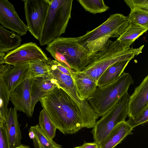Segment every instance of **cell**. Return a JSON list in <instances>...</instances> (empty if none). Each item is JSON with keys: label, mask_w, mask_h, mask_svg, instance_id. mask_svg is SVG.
Listing matches in <instances>:
<instances>
[{"label": "cell", "mask_w": 148, "mask_h": 148, "mask_svg": "<svg viewBox=\"0 0 148 148\" xmlns=\"http://www.w3.org/2000/svg\"><path fill=\"white\" fill-rule=\"evenodd\" d=\"M39 101L57 129L64 134H74L83 127L78 107L61 88H54Z\"/></svg>", "instance_id": "obj_1"}, {"label": "cell", "mask_w": 148, "mask_h": 148, "mask_svg": "<svg viewBox=\"0 0 148 148\" xmlns=\"http://www.w3.org/2000/svg\"><path fill=\"white\" fill-rule=\"evenodd\" d=\"M46 49L55 60L77 72L82 71L96 53L80 45L77 37H59L47 45Z\"/></svg>", "instance_id": "obj_2"}, {"label": "cell", "mask_w": 148, "mask_h": 148, "mask_svg": "<svg viewBox=\"0 0 148 148\" xmlns=\"http://www.w3.org/2000/svg\"><path fill=\"white\" fill-rule=\"evenodd\" d=\"M128 16L120 14L111 15L102 24L77 37V42L91 53L102 50L110 38L119 37L128 27Z\"/></svg>", "instance_id": "obj_3"}, {"label": "cell", "mask_w": 148, "mask_h": 148, "mask_svg": "<svg viewBox=\"0 0 148 148\" xmlns=\"http://www.w3.org/2000/svg\"><path fill=\"white\" fill-rule=\"evenodd\" d=\"M144 46L143 45L138 48L125 49L116 40L112 41L109 39L104 48L95 54L82 72L97 82L108 68L117 62L131 60L142 52Z\"/></svg>", "instance_id": "obj_4"}, {"label": "cell", "mask_w": 148, "mask_h": 148, "mask_svg": "<svg viewBox=\"0 0 148 148\" xmlns=\"http://www.w3.org/2000/svg\"><path fill=\"white\" fill-rule=\"evenodd\" d=\"M72 0H51L39 40L41 46L48 45L65 32L71 18Z\"/></svg>", "instance_id": "obj_5"}, {"label": "cell", "mask_w": 148, "mask_h": 148, "mask_svg": "<svg viewBox=\"0 0 148 148\" xmlns=\"http://www.w3.org/2000/svg\"><path fill=\"white\" fill-rule=\"evenodd\" d=\"M134 80L129 73L123 72L114 82L102 86H97L92 95L87 100L99 116L110 110L127 92Z\"/></svg>", "instance_id": "obj_6"}, {"label": "cell", "mask_w": 148, "mask_h": 148, "mask_svg": "<svg viewBox=\"0 0 148 148\" xmlns=\"http://www.w3.org/2000/svg\"><path fill=\"white\" fill-rule=\"evenodd\" d=\"M46 62L49 73L56 80L60 87L71 97L78 107L83 126L86 127L93 126L99 115L86 100L80 99L72 77L60 71L54 65L52 60L48 58Z\"/></svg>", "instance_id": "obj_7"}, {"label": "cell", "mask_w": 148, "mask_h": 148, "mask_svg": "<svg viewBox=\"0 0 148 148\" xmlns=\"http://www.w3.org/2000/svg\"><path fill=\"white\" fill-rule=\"evenodd\" d=\"M130 96L128 92H126L110 110L96 122L92 131L94 142L99 144L115 126L125 121L128 114Z\"/></svg>", "instance_id": "obj_8"}, {"label": "cell", "mask_w": 148, "mask_h": 148, "mask_svg": "<svg viewBox=\"0 0 148 148\" xmlns=\"http://www.w3.org/2000/svg\"><path fill=\"white\" fill-rule=\"evenodd\" d=\"M27 30L39 41L51 0H24Z\"/></svg>", "instance_id": "obj_9"}, {"label": "cell", "mask_w": 148, "mask_h": 148, "mask_svg": "<svg viewBox=\"0 0 148 148\" xmlns=\"http://www.w3.org/2000/svg\"><path fill=\"white\" fill-rule=\"evenodd\" d=\"M48 58L36 43L31 42L21 45L7 53L4 60L5 64L14 65Z\"/></svg>", "instance_id": "obj_10"}, {"label": "cell", "mask_w": 148, "mask_h": 148, "mask_svg": "<svg viewBox=\"0 0 148 148\" xmlns=\"http://www.w3.org/2000/svg\"><path fill=\"white\" fill-rule=\"evenodd\" d=\"M0 23L1 26L20 36L26 34L27 25L19 17L13 5L7 0H0Z\"/></svg>", "instance_id": "obj_11"}, {"label": "cell", "mask_w": 148, "mask_h": 148, "mask_svg": "<svg viewBox=\"0 0 148 148\" xmlns=\"http://www.w3.org/2000/svg\"><path fill=\"white\" fill-rule=\"evenodd\" d=\"M32 79L26 80L9 93V99L17 110L32 117L34 110L32 106L31 89Z\"/></svg>", "instance_id": "obj_12"}, {"label": "cell", "mask_w": 148, "mask_h": 148, "mask_svg": "<svg viewBox=\"0 0 148 148\" xmlns=\"http://www.w3.org/2000/svg\"><path fill=\"white\" fill-rule=\"evenodd\" d=\"M148 104V75L146 76L139 86L136 87L130 96L128 104V114L133 118L138 114Z\"/></svg>", "instance_id": "obj_13"}, {"label": "cell", "mask_w": 148, "mask_h": 148, "mask_svg": "<svg viewBox=\"0 0 148 148\" xmlns=\"http://www.w3.org/2000/svg\"><path fill=\"white\" fill-rule=\"evenodd\" d=\"M31 89L32 106L34 110L36 103L56 87L60 88L56 80L49 73L47 77L32 79Z\"/></svg>", "instance_id": "obj_14"}, {"label": "cell", "mask_w": 148, "mask_h": 148, "mask_svg": "<svg viewBox=\"0 0 148 148\" xmlns=\"http://www.w3.org/2000/svg\"><path fill=\"white\" fill-rule=\"evenodd\" d=\"M29 69L30 62L12 65L4 76L9 93L23 82L29 79Z\"/></svg>", "instance_id": "obj_15"}, {"label": "cell", "mask_w": 148, "mask_h": 148, "mask_svg": "<svg viewBox=\"0 0 148 148\" xmlns=\"http://www.w3.org/2000/svg\"><path fill=\"white\" fill-rule=\"evenodd\" d=\"M17 111L15 107L9 109L5 123L10 148H14L21 144L22 137Z\"/></svg>", "instance_id": "obj_16"}, {"label": "cell", "mask_w": 148, "mask_h": 148, "mask_svg": "<svg viewBox=\"0 0 148 148\" xmlns=\"http://www.w3.org/2000/svg\"><path fill=\"white\" fill-rule=\"evenodd\" d=\"M133 129L125 121L115 126L99 144V148H115L128 135L132 134Z\"/></svg>", "instance_id": "obj_17"}, {"label": "cell", "mask_w": 148, "mask_h": 148, "mask_svg": "<svg viewBox=\"0 0 148 148\" xmlns=\"http://www.w3.org/2000/svg\"><path fill=\"white\" fill-rule=\"evenodd\" d=\"M72 77L80 99L86 100L96 90L97 82L82 71L74 72Z\"/></svg>", "instance_id": "obj_18"}, {"label": "cell", "mask_w": 148, "mask_h": 148, "mask_svg": "<svg viewBox=\"0 0 148 148\" xmlns=\"http://www.w3.org/2000/svg\"><path fill=\"white\" fill-rule=\"evenodd\" d=\"M130 61L126 60L117 62L108 68L97 81V86L102 87L116 81L124 72Z\"/></svg>", "instance_id": "obj_19"}, {"label": "cell", "mask_w": 148, "mask_h": 148, "mask_svg": "<svg viewBox=\"0 0 148 148\" xmlns=\"http://www.w3.org/2000/svg\"><path fill=\"white\" fill-rule=\"evenodd\" d=\"M148 29V27L134 23H129L128 27L116 40L125 48H130L135 40L145 32Z\"/></svg>", "instance_id": "obj_20"}, {"label": "cell", "mask_w": 148, "mask_h": 148, "mask_svg": "<svg viewBox=\"0 0 148 148\" xmlns=\"http://www.w3.org/2000/svg\"><path fill=\"white\" fill-rule=\"evenodd\" d=\"M21 36L0 25V52L8 53L21 45Z\"/></svg>", "instance_id": "obj_21"}, {"label": "cell", "mask_w": 148, "mask_h": 148, "mask_svg": "<svg viewBox=\"0 0 148 148\" xmlns=\"http://www.w3.org/2000/svg\"><path fill=\"white\" fill-rule=\"evenodd\" d=\"M29 130L34 134L35 137L32 140L36 148H62L61 145L56 143L44 134L38 125L30 127Z\"/></svg>", "instance_id": "obj_22"}, {"label": "cell", "mask_w": 148, "mask_h": 148, "mask_svg": "<svg viewBox=\"0 0 148 148\" xmlns=\"http://www.w3.org/2000/svg\"><path fill=\"white\" fill-rule=\"evenodd\" d=\"M12 65L6 64H0V99L3 102L2 112L4 116L6 118L8 109L9 93L6 85L4 76Z\"/></svg>", "instance_id": "obj_23"}, {"label": "cell", "mask_w": 148, "mask_h": 148, "mask_svg": "<svg viewBox=\"0 0 148 148\" xmlns=\"http://www.w3.org/2000/svg\"><path fill=\"white\" fill-rule=\"evenodd\" d=\"M46 60H37L30 62L29 79L45 77L49 75Z\"/></svg>", "instance_id": "obj_24"}, {"label": "cell", "mask_w": 148, "mask_h": 148, "mask_svg": "<svg viewBox=\"0 0 148 148\" xmlns=\"http://www.w3.org/2000/svg\"><path fill=\"white\" fill-rule=\"evenodd\" d=\"M39 121V125L41 130L48 137L53 140L56 136L57 128L43 109L40 112Z\"/></svg>", "instance_id": "obj_25"}, {"label": "cell", "mask_w": 148, "mask_h": 148, "mask_svg": "<svg viewBox=\"0 0 148 148\" xmlns=\"http://www.w3.org/2000/svg\"><path fill=\"white\" fill-rule=\"evenodd\" d=\"M86 11L93 14L101 13L107 10L109 7L103 0H79L77 1Z\"/></svg>", "instance_id": "obj_26"}, {"label": "cell", "mask_w": 148, "mask_h": 148, "mask_svg": "<svg viewBox=\"0 0 148 148\" xmlns=\"http://www.w3.org/2000/svg\"><path fill=\"white\" fill-rule=\"evenodd\" d=\"M128 18L129 23L148 27V10L137 9L131 10Z\"/></svg>", "instance_id": "obj_27"}, {"label": "cell", "mask_w": 148, "mask_h": 148, "mask_svg": "<svg viewBox=\"0 0 148 148\" xmlns=\"http://www.w3.org/2000/svg\"><path fill=\"white\" fill-rule=\"evenodd\" d=\"M148 121V104L136 116L129 118L126 121L127 123L132 129L136 126L143 125Z\"/></svg>", "instance_id": "obj_28"}, {"label": "cell", "mask_w": 148, "mask_h": 148, "mask_svg": "<svg viewBox=\"0 0 148 148\" xmlns=\"http://www.w3.org/2000/svg\"><path fill=\"white\" fill-rule=\"evenodd\" d=\"M131 10L134 9H141L148 10V0H125Z\"/></svg>", "instance_id": "obj_29"}, {"label": "cell", "mask_w": 148, "mask_h": 148, "mask_svg": "<svg viewBox=\"0 0 148 148\" xmlns=\"http://www.w3.org/2000/svg\"><path fill=\"white\" fill-rule=\"evenodd\" d=\"M0 148H10L5 123L0 125Z\"/></svg>", "instance_id": "obj_30"}, {"label": "cell", "mask_w": 148, "mask_h": 148, "mask_svg": "<svg viewBox=\"0 0 148 148\" xmlns=\"http://www.w3.org/2000/svg\"><path fill=\"white\" fill-rule=\"evenodd\" d=\"M52 61L56 67L60 71L72 77L73 73L75 71H71L62 64L55 60H52Z\"/></svg>", "instance_id": "obj_31"}, {"label": "cell", "mask_w": 148, "mask_h": 148, "mask_svg": "<svg viewBox=\"0 0 148 148\" xmlns=\"http://www.w3.org/2000/svg\"><path fill=\"white\" fill-rule=\"evenodd\" d=\"M80 147V148H99V144L95 142H84L81 146Z\"/></svg>", "instance_id": "obj_32"}, {"label": "cell", "mask_w": 148, "mask_h": 148, "mask_svg": "<svg viewBox=\"0 0 148 148\" xmlns=\"http://www.w3.org/2000/svg\"><path fill=\"white\" fill-rule=\"evenodd\" d=\"M29 136L31 139H33L35 137V134L34 132L32 130H29Z\"/></svg>", "instance_id": "obj_33"}, {"label": "cell", "mask_w": 148, "mask_h": 148, "mask_svg": "<svg viewBox=\"0 0 148 148\" xmlns=\"http://www.w3.org/2000/svg\"><path fill=\"white\" fill-rule=\"evenodd\" d=\"M14 148H30V147L28 146L21 144L19 146Z\"/></svg>", "instance_id": "obj_34"}, {"label": "cell", "mask_w": 148, "mask_h": 148, "mask_svg": "<svg viewBox=\"0 0 148 148\" xmlns=\"http://www.w3.org/2000/svg\"><path fill=\"white\" fill-rule=\"evenodd\" d=\"M74 148H80V147H76Z\"/></svg>", "instance_id": "obj_35"}]
</instances>
